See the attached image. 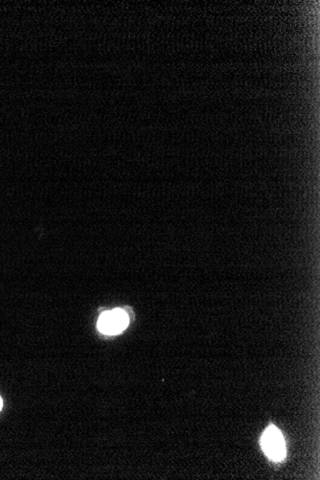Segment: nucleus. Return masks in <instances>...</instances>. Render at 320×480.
<instances>
[{
	"label": "nucleus",
	"instance_id": "nucleus-2",
	"mask_svg": "<svg viewBox=\"0 0 320 480\" xmlns=\"http://www.w3.org/2000/svg\"><path fill=\"white\" fill-rule=\"evenodd\" d=\"M129 317L123 310L116 309L105 312L98 320V328L106 335L122 332L129 324Z\"/></svg>",
	"mask_w": 320,
	"mask_h": 480
},
{
	"label": "nucleus",
	"instance_id": "nucleus-3",
	"mask_svg": "<svg viewBox=\"0 0 320 480\" xmlns=\"http://www.w3.org/2000/svg\"><path fill=\"white\" fill-rule=\"evenodd\" d=\"M2 406H4V403H2V399L0 398V411H1Z\"/></svg>",
	"mask_w": 320,
	"mask_h": 480
},
{
	"label": "nucleus",
	"instance_id": "nucleus-1",
	"mask_svg": "<svg viewBox=\"0 0 320 480\" xmlns=\"http://www.w3.org/2000/svg\"><path fill=\"white\" fill-rule=\"evenodd\" d=\"M265 453L273 461H281L286 456L284 438L277 427L270 426L265 430L261 439Z\"/></svg>",
	"mask_w": 320,
	"mask_h": 480
}]
</instances>
